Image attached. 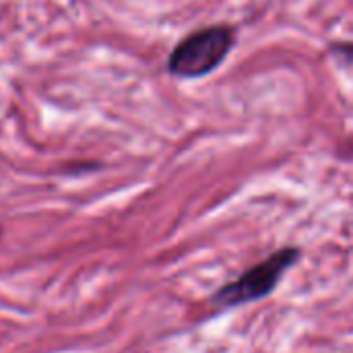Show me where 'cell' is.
Instances as JSON below:
<instances>
[{
	"label": "cell",
	"instance_id": "3",
	"mask_svg": "<svg viewBox=\"0 0 353 353\" xmlns=\"http://www.w3.org/2000/svg\"><path fill=\"white\" fill-rule=\"evenodd\" d=\"M329 52L335 54V56L345 58L347 62H352L353 60V43H331V46H329Z\"/></svg>",
	"mask_w": 353,
	"mask_h": 353
},
{
	"label": "cell",
	"instance_id": "2",
	"mask_svg": "<svg viewBox=\"0 0 353 353\" xmlns=\"http://www.w3.org/2000/svg\"><path fill=\"white\" fill-rule=\"evenodd\" d=\"M300 259H302V250L296 246H285V248L275 250L273 254H269L254 267L246 269L238 279L221 285L213 294L211 304L217 310H225V308H236V306H244L250 302H259L271 296L275 288L279 285V281L283 279V275Z\"/></svg>",
	"mask_w": 353,
	"mask_h": 353
},
{
	"label": "cell",
	"instance_id": "1",
	"mask_svg": "<svg viewBox=\"0 0 353 353\" xmlns=\"http://www.w3.org/2000/svg\"><path fill=\"white\" fill-rule=\"evenodd\" d=\"M236 46V29L225 23L201 27L176 43L168 70L178 79H203L215 72Z\"/></svg>",
	"mask_w": 353,
	"mask_h": 353
}]
</instances>
